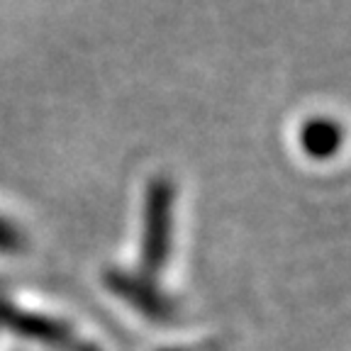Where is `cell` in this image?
Here are the masks:
<instances>
[{
	"mask_svg": "<svg viewBox=\"0 0 351 351\" xmlns=\"http://www.w3.org/2000/svg\"><path fill=\"white\" fill-rule=\"evenodd\" d=\"M169 213H171V183L156 178L149 188L147 200V258L149 263H161L169 239Z\"/></svg>",
	"mask_w": 351,
	"mask_h": 351,
	"instance_id": "cell-1",
	"label": "cell"
},
{
	"mask_svg": "<svg viewBox=\"0 0 351 351\" xmlns=\"http://www.w3.org/2000/svg\"><path fill=\"white\" fill-rule=\"evenodd\" d=\"M300 144L315 159H327L339 149L341 144V127L335 120H307L300 130Z\"/></svg>",
	"mask_w": 351,
	"mask_h": 351,
	"instance_id": "cell-2",
	"label": "cell"
},
{
	"mask_svg": "<svg viewBox=\"0 0 351 351\" xmlns=\"http://www.w3.org/2000/svg\"><path fill=\"white\" fill-rule=\"evenodd\" d=\"M17 244H20V234L0 217V249H17Z\"/></svg>",
	"mask_w": 351,
	"mask_h": 351,
	"instance_id": "cell-3",
	"label": "cell"
}]
</instances>
